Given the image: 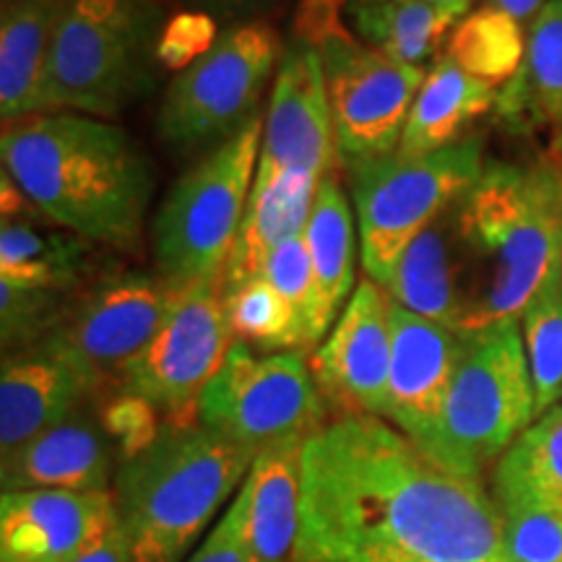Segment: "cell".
<instances>
[{
	"label": "cell",
	"mask_w": 562,
	"mask_h": 562,
	"mask_svg": "<svg viewBox=\"0 0 562 562\" xmlns=\"http://www.w3.org/2000/svg\"><path fill=\"white\" fill-rule=\"evenodd\" d=\"M297 562H508L482 480L383 417H334L302 451Z\"/></svg>",
	"instance_id": "cell-1"
},
{
	"label": "cell",
	"mask_w": 562,
	"mask_h": 562,
	"mask_svg": "<svg viewBox=\"0 0 562 562\" xmlns=\"http://www.w3.org/2000/svg\"><path fill=\"white\" fill-rule=\"evenodd\" d=\"M0 159L45 220L91 245L138 248L154 172L117 123L70 110L42 112L3 125Z\"/></svg>",
	"instance_id": "cell-2"
},
{
	"label": "cell",
	"mask_w": 562,
	"mask_h": 562,
	"mask_svg": "<svg viewBox=\"0 0 562 562\" xmlns=\"http://www.w3.org/2000/svg\"><path fill=\"white\" fill-rule=\"evenodd\" d=\"M461 271V334L521 321L562 273V170L492 161L453 206Z\"/></svg>",
	"instance_id": "cell-3"
},
{
	"label": "cell",
	"mask_w": 562,
	"mask_h": 562,
	"mask_svg": "<svg viewBox=\"0 0 562 562\" xmlns=\"http://www.w3.org/2000/svg\"><path fill=\"white\" fill-rule=\"evenodd\" d=\"M256 456L201 422L161 425L157 440L117 463V526L131 562H178L237 487Z\"/></svg>",
	"instance_id": "cell-4"
},
{
	"label": "cell",
	"mask_w": 562,
	"mask_h": 562,
	"mask_svg": "<svg viewBox=\"0 0 562 562\" xmlns=\"http://www.w3.org/2000/svg\"><path fill=\"white\" fill-rule=\"evenodd\" d=\"M165 0H63L45 81L47 112L123 115L157 76Z\"/></svg>",
	"instance_id": "cell-5"
},
{
	"label": "cell",
	"mask_w": 562,
	"mask_h": 562,
	"mask_svg": "<svg viewBox=\"0 0 562 562\" xmlns=\"http://www.w3.org/2000/svg\"><path fill=\"white\" fill-rule=\"evenodd\" d=\"M537 419L521 321L463 334L461 357L427 456L448 472L482 480Z\"/></svg>",
	"instance_id": "cell-6"
},
{
	"label": "cell",
	"mask_w": 562,
	"mask_h": 562,
	"mask_svg": "<svg viewBox=\"0 0 562 562\" xmlns=\"http://www.w3.org/2000/svg\"><path fill=\"white\" fill-rule=\"evenodd\" d=\"M263 117L201 154L167 191L151 224L154 269L172 290L220 284L261 157Z\"/></svg>",
	"instance_id": "cell-7"
},
{
	"label": "cell",
	"mask_w": 562,
	"mask_h": 562,
	"mask_svg": "<svg viewBox=\"0 0 562 562\" xmlns=\"http://www.w3.org/2000/svg\"><path fill=\"white\" fill-rule=\"evenodd\" d=\"M344 167L362 269L385 290L402 252L472 191L487 165L482 140L467 138L427 157L391 154Z\"/></svg>",
	"instance_id": "cell-8"
},
{
	"label": "cell",
	"mask_w": 562,
	"mask_h": 562,
	"mask_svg": "<svg viewBox=\"0 0 562 562\" xmlns=\"http://www.w3.org/2000/svg\"><path fill=\"white\" fill-rule=\"evenodd\" d=\"M281 53L279 32L266 19L224 26L216 45L167 87L157 115L161 144L175 157L206 154L261 117Z\"/></svg>",
	"instance_id": "cell-9"
},
{
	"label": "cell",
	"mask_w": 562,
	"mask_h": 562,
	"mask_svg": "<svg viewBox=\"0 0 562 562\" xmlns=\"http://www.w3.org/2000/svg\"><path fill=\"white\" fill-rule=\"evenodd\" d=\"M311 362L300 351L258 355L235 341L199 398V422L252 456L292 440H311L328 425Z\"/></svg>",
	"instance_id": "cell-10"
},
{
	"label": "cell",
	"mask_w": 562,
	"mask_h": 562,
	"mask_svg": "<svg viewBox=\"0 0 562 562\" xmlns=\"http://www.w3.org/2000/svg\"><path fill=\"white\" fill-rule=\"evenodd\" d=\"M172 297L175 290L157 271H108L87 290L70 294L58 328L42 341L79 372L100 404L123 389L133 362L157 336Z\"/></svg>",
	"instance_id": "cell-11"
},
{
	"label": "cell",
	"mask_w": 562,
	"mask_h": 562,
	"mask_svg": "<svg viewBox=\"0 0 562 562\" xmlns=\"http://www.w3.org/2000/svg\"><path fill=\"white\" fill-rule=\"evenodd\" d=\"M235 344L220 284L175 290L165 321L133 362L123 389L146 398L165 425L199 422V398Z\"/></svg>",
	"instance_id": "cell-12"
},
{
	"label": "cell",
	"mask_w": 562,
	"mask_h": 562,
	"mask_svg": "<svg viewBox=\"0 0 562 562\" xmlns=\"http://www.w3.org/2000/svg\"><path fill=\"white\" fill-rule=\"evenodd\" d=\"M341 165L396 154L427 70L370 50L347 26L318 45Z\"/></svg>",
	"instance_id": "cell-13"
},
{
	"label": "cell",
	"mask_w": 562,
	"mask_h": 562,
	"mask_svg": "<svg viewBox=\"0 0 562 562\" xmlns=\"http://www.w3.org/2000/svg\"><path fill=\"white\" fill-rule=\"evenodd\" d=\"M323 402L336 417H383L391 375V297L362 279L311 357Z\"/></svg>",
	"instance_id": "cell-14"
},
{
	"label": "cell",
	"mask_w": 562,
	"mask_h": 562,
	"mask_svg": "<svg viewBox=\"0 0 562 562\" xmlns=\"http://www.w3.org/2000/svg\"><path fill=\"white\" fill-rule=\"evenodd\" d=\"M336 136L318 47L294 37L284 45L263 115L258 172L336 170Z\"/></svg>",
	"instance_id": "cell-15"
},
{
	"label": "cell",
	"mask_w": 562,
	"mask_h": 562,
	"mask_svg": "<svg viewBox=\"0 0 562 562\" xmlns=\"http://www.w3.org/2000/svg\"><path fill=\"white\" fill-rule=\"evenodd\" d=\"M115 526L112 492H3L0 562H79Z\"/></svg>",
	"instance_id": "cell-16"
},
{
	"label": "cell",
	"mask_w": 562,
	"mask_h": 562,
	"mask_svg": "<svg viewBox=\"0 0 562 562\" xmlns=\"http://www.w3.org/2000/svg\"><path fill=\"white\" fill-rule=\"evenodd\" d=\"M463 334L391 302V375L385 419L422 451L438 432Z\"/></svg>",
	"instance_id": "cell-17"
},
{
	"label": "cell",
	"mask_w": 562,
	"mask_h": 562,
	"mask_svg": "<svg viewBox=\"0 0 562 562\" xmlns=\"http://www.w3.org/2000/svg\"><path fill=\"white\" fill-rule=\"evenodd\" d=\"M117 456L115 442L104 432L97 404L83 406L53 430L5 456L0 474L3 492L11 490H70L112 492Z\"/></svg>",
	"instance_id": "cell-18"
},
{
	"label": "cell",
	"mask_w": 562,
	"mask_h": 562,
	"mask_svg": "<svg viewBox=\"0 0 562 562\" xmlns=\"http://www.w3.org/2000/svg\"><path fill=\"white\" fill-rule=\"evenodd\" d=\"M94 404L83 378L45 341L9 351L0 368V456Z\"/></svg>",
	"instance_id": "cell-19"
},
{
	"label": "cell",
	"mask_w": 562,
	"mask_h": 562,
	"mask_svg": "<svg viewBox=\"0 0 562 562\" xmlns=\"http://www.w3.org/2000/svg\"><path fill=\"white\" fill-rule=\"evenodd\" d=\"M305 442H281L258 453L237 492L250 562H297Z\"/></svg>",
	"instance_id": "cell-20"
},
{
	"label": "cell",
	"mask_w": 562,
	"mask_h": 562,
	"mask_svg": "<svg viewBox=\"0 0 562 562\" xmlns=\"http://www.w3.org/2000/svg\"><path fill=\"white\" fill-rule=\"evenodd\" d=\"M321 178L311 172H258L235 248L222 277V294L261 277L281 245L305 235Z\"/></svg>",
	"instance_id": "cell-21"
},
{
	"label": "cell",
	"mask_w": 562,
	"mask_h": 562,
	"mask_svg": "<svg viewBox=\"0 0 562 562\" xmlns=\"http://www.w3.org/2000/svg\"><path fill=\"white\" fill-rule=\"evenodd\" d=\"M63 0H5L0 13V117L42 115L50 50Z\"/></svg>",
	"instance_id": "cell-22"
},
{
	"label": "cell",
	"mask_w": 562,
	"mask_h": 562,
	"mask_svg": "<svg viewBox=\"0 0 562 562\" xmlns=\"http://www.w3.org/2000/svg\"><path fill=\"white\" fill-rule=\"evenodd\" d=\"M385 294L406 311L461 334L463 302L453 209L435 220L402 252Z\"/></svg>",
	"instance_id": "cell-23"
},
{
	"label": "cell",
	"mask_w": 562,
	"mask_h": 562,
	"mask_svg": "<svg viewBox=\"0 0 562 562\" xmlns=\"http://www.w3.org/2000/svg\"><path fill=\"white\" fill-rule=\"evenodd\" d=\"M347 19L351 34L370 50L409 68L430 70V60L442 40L467 16L461 5H440L427 0H349Z\"/></svg>",
	"instance_id": "cell-24"
},
{
	"label": "cell",
	"mask_w": 562,
	"mask_h": 562,
	"mask_svg": "<svg viewBox=\"0 0 562 562\" xmlns=\"http://www.w3.org/2000/svg\"><path fill=\"white\" fill-rule=\"evenodd\" d=\"M495 102V87L469 76L448 55H442L427 70L396 154L427 157L459 144L461 133Z\"/></svg>",
	"instance_id": "cell-25"
},
{
	"label": "cell",
	"mask_w": 562,
	"mask_h": 562,
	"mask_svg": "<svg viewBox=\"0 0 562 562\" xmlns=\"http://www.w3.org/2000/svg\"><path fill=\"white\" fill-rule=\"evenodd\" d=\"M357 220L351 214V201L344 193L339 172H326L318 182L311 220L305 227V243L311 252L315 292L323 323L328 331L339 321L341 305L349 302L355 286V256H357Z\"/></svg>",
	"instance_id": "cell-26"
},
{
	"label": "cell",
	"mask_w": 562,
	"mask_h": 562,
	"mask_svg": "<svg viewBox=\"0 0 562 562\" xmlns=\"http://www.w3.org/2000/svg\"><path fill=\"white\" fill-rule=\"evenodd\" d=\"M89 245L42 214L3 222L0 279L21 286L74 292L89 266Z\"/></svg>",
	"instance_id": "cell-27"
},
{
	"label": "cell",
	"mask_w": 562,
	"mask_h": 562,
	"mask_svg": "<svg viewBox=\"0 0 562 562\" xmlns=\"http://www.w3.org/2000/svg\"><path fill=\"white\" fill-rule=\"evenodd\" d=\"M492 497L503 505L562 510V404L552 406L492 469Z\"/></svg>",
	"instance_id": "cell-28"
},
{
	"label": "cell",
	"mask_w": 562,
	"mask_h": 562,
	"mask_svg": "<svg viewBox=\"0 0 562 562\" xmlns=\"http://www.w3.org/2000/svg\"><path fill=\"white\" fill-rule=\"evenodd\" d=\"M526 45L529 37H524L521 21L487 3L453 26L446 55L474 79L508 87L521 74Z\"/></svg>",
	"instance_id": "cell-29"
},
{
	"label": "cell",
	"mask_w": 562,
	"mask_h": 562,
	"mask_svg": "<svg viewBox=\"0 0 562 562\" xmlns=\"http://www.w3.org/2000/svg\"><path fill=\"white\" fill-rule=\"evenodd\" d=\"M505 104H524L562 128V0H550L531 21L521 74L508 83Z\"/></svg>",
	"instance_id": "cell-30"
},
{
	"label": "cell",
	"mask_w": 562,
	"mask_h": 562,
	"mask_svg": "<svg viewBox=\"0 0 562 562\" xmlns=\"http://www.w3.org/2000/svg\"><path fill=\"white\" fill-rule=\"evenodd\" d=\"M222 297L235 341L248 344L266 355L305 351L292 307L263 277L245 281L237 290L224 292Z\"/></svg>",
	"instance_id": "cell-31"
},
{
	"label": "cell",
	"mask_w": 562,
	"mask_h": 562,
	"mask_svg": "<svg viewBox=\"0 0 562 562\" xmlns=\"http://www.w3.org/2000/svg\"><path fill=\"white\" fill-rule=\"evenodd\" d=\"M537 417L562 402V273L539 290L521 315Z\"/></svg>",
	"instance_id": "cell-32"
},
{
	"label": "cell",
	"mask_w": 562,
	"mask_h": 562,
	"mask_svg": "<svg viewBox=\"0 0 562 562\" xmlns=\"http://www.w3.org/2000/svg\"><path fill=\"white\" fill-rule=\"evenodd\" d=\"M261 277L277 290L286 305L292 307L294 321H297V331L302 339V349L318 347L328 336V326L323 323L318 292H315V277L311 252H307L305 235L294 237L284 243L266 263Z\"/></svg>",
	"instance_id": "cell-33"
},
{
	"label": "cell",
	"mask_w": 562,
	"mask_h": 562,
	"mask_svg": "<svg viewBox=\"0 0 562 562\" xmlns=\"http://www.w3.org/2000/svg\"><path fill=\"white\" fill-rule=\"evenodd\" d=\"M70 294L74 292L21 286L0 279V339L5 355L50 336L63 321Z\"/></svg>",
	"instance_id": "cell-34"
},
{
	"label": "cell",
	"mask_w": 562,
	"mask_h": 562,
	"mask_svg": "<svg viewBox=\"0 0 562 562\" xmlns=\"http://www.w3.org/2000/svg\"><path fill=\"white\" fill-rule=\"evenodd\" d=\"M503 547L508 562H562V510L503 505Z\"/></svg>",
	"instance_id": "cell-35"
},
{
	"label": "cell",
	"mask_w": 562,
	"mask_h": 562,
	"mask_svg": "<svg viewBox=\"0 0 562 562\" xmlns=\"http://www.w3.org/2000/svg\"><path fill=\"white\" fill-rule=\"evenodd\" d=\"M97 412H100L104 432L115 442L121 461L131 459V456L144 451L146 446H151L157 440L161 425H165L159 412L146 398L128 391L112 393V396L97 404Z\"/></svg>",
	"instance_id": "cell-36"
},
{
	"label": "cell",
	"mask_w": 562,
	"mask_h": 562,
	"mask_svg": "<svg viewBox=\"0 0 562 562\" xmlns=\"http://www.w3.org/2000/svg\"><path fill=\"white\" fill-rule=\"evenodd\" d=\"M220 21L201 11H178L167 19L159 37V66L170 74H182L191 68L201 55H206L220 40Z\"/></svg>",
	"instance_id": "cell-37"
},
{
	"label": "cell",
	"mask_w": 562,
	"mask_h": 562,
	"mask_svg": "<svg viewBox=\"0 0 562 562\" xmlns=\"http://www.w3.org/2000/svg\"><path fill=\"white\" fill-rule=\"evenodd\" d=\"M188 562H250L248 550H245L243 510L237 497Z\"/></svg>",
	"instance_id": "cell-38"
},
{
	"label": "cell",
	"mask_w": 562,
	"mask_h": 562,
	"mask_svg": "<svg viewBox=\"0 0 562 562\" xmlns=\"http://www.w3.org/2000/svg\"><path fill=\"white\" fill-rule=\"evenodd\" d=\"M349 0H302L297 11V37L307 40L311 45L318 47L328 34L341 30V11H347Z\"/></svg>",
	"instance_id": "cell-39"
},
{
	"label": "cell",
	"mask_w": 562,
	"mask_h": 562,
	"mask_svg": "<svg viewBox=\"0 0 562 562\" xmlns=\"http://www.w3.org/2000/svg\"><path fill=\"white\" fill-rule=\"evenodd\" d=\"M165 3L180 5L182 11L209 13L216 21L235 24V21H245V16H250V13L261 11L271 0H165Z\"/></svg>",
	"instance_id": "cell-40"
},
{
	"label": "cell",
	"mask_w": 562,
	"mask_h": 562,
	"mask_svg": "<svg viewBox=\"0 0 562 562\" xmlns=\"http://www.w3.org/2000/svg\"><path fill=\"white\" fill-rule=\"evenodd\" d=\"M79 562H131L128 539H125L121 526H115L100 544L91 547Z\"/></svg>",
	"instance_id": "cell-41"
},
{
	"label": "cell",
	"mask_w": 562,
	"mask_h": 562,
	"mask_svg": "<svg viewBox=\"0 0 562 562\" xmlns=\"http://www.w3.org/2000/svg\"><path fill=\"white\" fill-rule=\"evenodd\" d=\"M487 3L505 13H510V16H516L518 21H529V19L533 21V16H537L550 0H487Z\"/></svg>",
	"instance_id": "cell-42"
},
{
	"label": "cell",
	"mask_w": 562,
	"mask_h": 562,
	"mask_svg": "<svg viewBox=\"0 0 562 562\" xmlns=\"http://www.w3.org/2000/svg\"><path fill=\"white\" fill-rule=\"evenodd\" d=\"M427 3H440V5H461V9H469L472 0H427Z\"/></svg>",
	"instance_id": "cell-43"
},
{
	"label": "cell",
	"mask_w": 562,
	"mask_h": 562,
	"mask_svg": "<svg viewBox=\"0 0 562 562\" xmlns=\"http://www.w3.org/2000/svg\"><path fill=\"white\" fill-rule=\"evenodd\" d=\"M3 3H5V0H3Z\"/></svg>",
	"instance_id": "cell-44"
},
{
	"label": "cell",
	"mask_w": 562,
	"mask_h": 562,
	"mask_svg": "<svg viewBox=\"0 0 562 562\" xmlns=\"http://www.w3.org/2000/svg\"><path fill=\"white\" fill-rule=\"evenodd\" d=\"M560 404H562V402H560Z\"/></svg>",
	"instance_id": "cell-45"
}]
</instances>
